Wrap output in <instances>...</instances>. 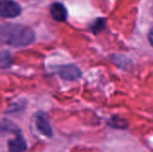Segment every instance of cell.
<instances>
[{
  "mask_svg": "<svg viewBox=\"0 0 153 152\" xmlns=\"http://www.w3.org/2000/svg\"><path fill=\"white\" fill-rule=\"evenodd\" d=\"M11 63V56L7 52H2L1 54V67L6 68L10 65Z\"/></svg>",
  "mask_w": 153,
  "mask_h": 152,
  "instance_id": "ba28073f",
  "label": "cell"
},
{
  "mask_svg": "<svg viewBox=\"0 0 153 152\" xmlns=\"http://www.w3.org/2000/svg\"><path fill=\"white\" fill-rule=\"evenodd\" d=\"M53 72L56 73L60 78L67 81H74L81 77V70L74 65H57L54 67Z\"/></svg>",
  "mask_w": 153,
  "mask_h": 152,
  "instance_id": "7a4b0ae2",
  "label": "cell"
},
{
  "mask_svg": "<svg viewBox=\"0 0 153 152\" xmlns=\"http://www.w3.org/2000/svg\"><path fill=\"white\" fill-rule=\"evenodd\" d=\"M1 41L12 47H24L35 39L34 32L28 27L20 24H3L0 30Z\"/></svg>",
  "mask_w": 153,
  "mask_h": 152,
  "instance_id": "6da1fadb",
  "label": "cell"
},
{
  "mask_svg": "<svg viewBox=\"0 0 153 152\" xmlns=\"http://www.w3.org/2000/svg\"><path fill=\"white\" fill-rule=\"evenodd\" d=\"M22 12L20 4L13 0H3L0 4V14L4 18H14Z\"/></svg>",
  "mask_w": 153,
  "mask_h": 152,
  "instance_id": "3957f363",
  "label": "cell"
},
{
  "mask_svg": "<svg viewBox=\"0 0 153 152\" xmlns=\"http://www.w3.org/2000/svg\"><path fill=\"white\" fill-rule=\"evenodd\" d=\"M105 27V22L102 19H99L98 22H94V25L92 26V30L94 32H97V31H100L103 28Z\"/></svg>",
  "mask_w": 153,
  "mask_h": 152,
  "instance_id": "9c48e42d",
  "label": "cell"
},
{
  "mask_svg": "<svg viewBox=\"0 0 153 152\" xmlns=\"http://www.w3.org/2000/svg\"><path fill=\"white\" fill-rule=\"evenodd\" d=\"M111 127L116 128V129H126L128 127V124L126 120L123 118H120L118 116H114L112 117L108 123Z\"/></svg>",
  "mask_w": 153,
  "mask_h": 152,
  "instance_id": "52a82bcc",
  "label": "cell"
},
{
  "mask_svg": "<svg viewBox=\"0 0 153 152\" xmlns=\"http://www.w3.org/2000/svg\"><path fill=\"white\" fill-rule=\"evenodd\" d=\"M149 41H150L151 45L153 47V28L151 30V31L149 33Z\"/></svg>",
  "mask_w": 153,
  "mask_h": 152,
  "instance_id": "30bf717a",
  "label": "cell"
},
{
  "mask_svg": "<svg viewBox=\"0 0 153 152\" xmlns=\"http://www.w3.org/2000/svg\"><path fill=\"white\" fill-rule=\"evenodd\" d=\"M50 13L56 22H65L67 18V10L61 3H54L50 8Z\"/></svg>",
  "mask_w": 153,
  "mask_h": 152,
  "instance_id": "8992f818",
  "label": "cell"
},
{
  "mask_svg": "<svg viewBox=\"0 0 153 152\" xmlns=\"http://www.w3.org/2000/svg\"><path fill=\"white\" fill-rule=\"evenodd\" d=\"M36 126L37 129L46 137H52L53 136V130L51 125L44 113H39L36 116Z\"/></svg>",
  "mask_w": 153,
  "mask_h": 152,
  "instance_id": "277c9868",
  "label": "cell"
},
{
  "mask_svg": "<svg viewBox=\"0 0 153 152\" xmlns=\"http://www.w3.org/2000/svg\"><path fill=\"white\" fill-rule=\"evenodd\" d=\"M7 147L9 152H25L27 151L28 145L22 134V132L16 133L14 138L8 141Z\"/></svg>",
  "mask_w": 153,
  "mask_h": 152,
  "instance_id": "5b68a950",
  "label": "cell"
}]
</instances>
